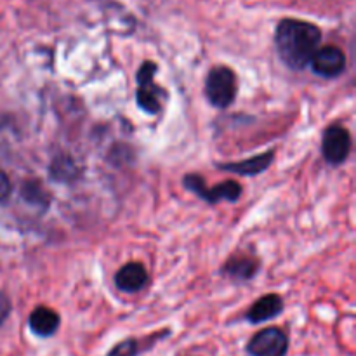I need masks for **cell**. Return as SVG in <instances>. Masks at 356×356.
Returning a JSON list of instances; mask_svg holds the SVG:
<instances>
[{
	"instance_id": "cell-1",
	"label": "cell",
	"mask_w": 356,
	"mask_h": 356,
	"mask_svg": "<svg viewBox=\"0 0 356 356\" xmlns=\"http://www.w3.org/2000/svg\"><path fill=\"white\" fill-rule=\"evenodd\" d=\"M322 42V30L309 21L287 17L278 23L275 45L282 63L294 72H301L312 61Z\"/></svg>"
},
{
	"instance_id": "cell-2",
	"label": "cell",
	"mask_w": 356,
	"mask_h": 356,
	"mask_svg": "<svg viewBox=\"0 0 356 356\" xmlns=\"http://www.w3.org/2000/svg\"><path fill=\"white\" fill-rule=\"evenodd\" d=\"M205 97L214 108L225 110L232 106L238 92L236 73L228 66H214L205 79Z\"/></svg>"
},
{
	"instance_id": "cell-3",
	"label": "cell",
	"mask_w": 356,
	"mask_h": 356,
	"mask_svg": "<svg viewBox=\"0 0 356 356\" xmlns=\"http://www.w3.org/2000/svg\"><path fill=\"white\" fill-rule=\"evenodd\" d=\"M159 72V66L153 61H145L139 66L138 73H136V82H138V89H136V104L141 111L148 115H156L162 110V103L160 97L165 96V90L155 82V75Z\"/></svg>"
},
{
	"instance_id": "cell-4",
	"label": "cell",
	"mask_w": 356,
	"mask_h": 356,
	"mask_svg": "<svg viewBox=\"0 0 356 356\" xmlns=\"http://www.w3.org/2000/svg\"><path fill=\"white\" fill-rule=\"evenodd\" d=\"M183 184L188 191L197 195L198 198H202L204 202H207L209 205H218L221 202H235L240 200L243 193V188L238 181H225V183H219L216 186L209 188L205 184V179L198 174H186L183 177Z\"/></svg>"
},
{
	"instance_id": "cell-5",
	"label": "cell",
	"mask_w": 356,
	"mask_h": 356,
	"mask_svg": "<svg viewBox=\"0 0 356 356\" xmlns=\"http://www.w3.org/2000/svg\"><path fill=\"white\" fill-rule=\"evenodd\" d=\"M291 341L289 336L278 327H266L254 334L247 343L245 351L249 356H287Z\"/></svg>"
},
{
	"instance_id": "cell-6",
	"label": "cell",
	"mask_w": 356,
	"mask_h": 356,
	"mask_svg": "<svg viewBox=\"0 0 356 356\" xmlns=\"http://www.w3.org/2000/svg\"><path fill=\"white\" fill-rule=\"evenodd\" d=\"M351 134L343 125H330L323 131L322 155L330 165H343L351 153Z\"/></svg>"
},
{
	"instance_id": "cell-7",
	"label": "cell",
	"mask_w": 356,
	"mask_h": 356,
	"mask_svg": "<svg viewBox=\"0 0 356 356\" xmlns=\"http://www.w3.org/2000/svg\"><path fill=\"white\" fill-rule=\"evenodd\" d=\"M309 65L315 75L329 80L337 79L346 70V54L337 45H325L316 49Z\"/></svg>"
},
{
	"instance_id": "cell-8",
	"label": "cell",
	"mask_w": 356,
	"mask_h": 356,
	"mask_svg": "<svg viewBox=\"0 0 356 356\" xmlns=\"http://www.w3.org/2000/svg\"><path fill=\"white\" fill-rule=\"evenodd\" d=\"M275 149H268V152L259 153L256 156H250V159L240 160V162H226V163H216L219 170H225V172L238 174V176H259L264 170H268L271 167L275 160Z\"/></svg>"
},
{
	"instance_id": "cell-9",
	"label": "cell",
	"mask_w": 356,
	"mask_h": 356,
	"mask_svg": "<svg viewBox=\"0 0 356 356\" xmlns=\"http://www.w3.org/2000/svg\"><path fill=\"white\" fill-rule=\"evenodd\" d=\"M148 282L149 275L145 264L141 263H127L115 275V287L125 294H134V292L143 291L148 285Z\"/></svg>"
},
{
	"instance_id": "cell-10",
	"label": "cell",
	"mask_w": 356,
	"mask_h": 356,
	"mask_svg": "<svg viewBox=\"0 0 356 356\" xmlns=\"http://www.w3.org/2000/svg\"><path fill=\"white\" fill-rule=\"evenodd\" d=\"M284 309L285 305L282 296L266 294L250 306L249 312L245 313V320L249 323H252V325H259V323L270 322V320L280 316L284 313Z\"/></svg>"
},
{
	"instance_id": "cell-11",
	"label": "cell",
	"mask_w": 356,
	"mask_h": 356,
	"mask_svg": "<svg viewBox=\"0 0 356 356\" xmlns=\"http://www.w3.org/2000/svg\"><path fill=\"white\" fill-rule=\"evenodd\" d=\"M28 327H30L31 334L42 339H49L54 336L61 327V316L58 312L47 306H37L33 312L30 313L28 318Z\"/></svg>"
},
{
	"instance_id": "cell-12",
	"label": "cell",
	"mask_w": 356,
	"mask_h": 356,
	"mask_svg": "<svg viewBox=\"0 0 356 356\" xmlns=\"http://www.w3.org/2000/svg\"><path fill=\"white\" fill-rule=\"evenodd\" d=\"M259 261L249 256H232L226 261L222 273L235 282H249L259 271Z\"/></svg>"
},
{
	"instance_id": "cell-13",
	"label": "cell",
	"mask_w": 356,
	"mask_h": 356,
	"mask_svg": "<svg viewBox=\"0 0 356 356\" xmlns=\"http://www.w3.org/2000/svg\"><path fill=\"white\" fill-rule=\"evenodd\" d=\"M49 172H51L52 179L54 181H61V183H65L66 181V183H70V181L76 179V174H79V170H76L75 162H73L70 156L63 155L51 163V167H49Z\"/></svg>"
},
{
	"instance_id": "cell-14",
	"label": "cell",
	"mask_w": 356,
	"mask_h": 356,
	"mask_svg": "<svg viewBox=\"0 0 356 356\" xmlns=\"http://www.w3.org/2000/svg\"><path fill=\"white\" fill-rule=\"evenodd\" d=\"M21 198L31 205L47 207L49 204L47 191H45V188L38 181H24L23 186H21Z\"/></svg>"
},
{
	"instance_id": "cell-15",
	"label": "cell",
	"mask_w": 356,
	"mask_h": 356,
	"mask_svg": "<svg viewBox=\"0 0 356 356\" xmlns=\"http://www.w3.org/2000/svg\"><path fill=\"white\" fill-rule=\"evenodd\" d=\"M141 351V343H139L138 339H134V337H129V339H124L118 344H115V346L108 351L106 356H139Z\"/></svg>"
},
{
	"instance_id": "cell-16",
	"label": "cell",
	"mask_w": 356,
	"mask_h": 356,
	"mask_svg": "<svg viewBox=\"0 0 356 356\" xmlns=\"http://www.w3.org/2000/svg\"><path fill=\"white\" fill-rule=\"evenodd\" d=\"M13 193V183L3 170H0V204H6Z\"/></svg>"
},
{
	"instance_id": "cell-17",
	"label": "cell",
	"mask_w": 356,
	"mask_h": 356,
	"mask_svg": "<svg viewBox=\"0 0 356 356\" xmlns=\"http://www.w3.org/2000/svg\"><path fill=\"white\" fill-rule=\"evenodd\" d=\"M10 312H13V305H10V299L7 298L3 292H0V327L6 323V320L9 318Z\"/></svg>"
}]
</instances>
